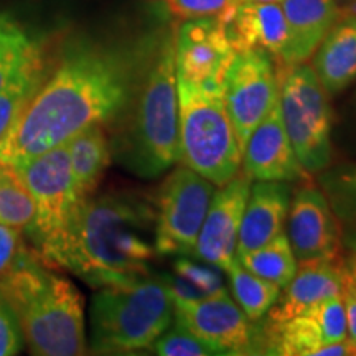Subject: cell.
<instances>
[{"label":"cell","instance_id":"4","mask_svg":"<svg viewBox=\"0 0 356 356\" xmlns=\"http://www.w3.org/2000/svg\"><path fill=\"white\" fill-rule=\"evenodd\" d=\"M0 293L19 320L30 353H86L81 292L70 279L51 273L37 249L20 266L0 277Z\"/></svg>","mask_w":356,"mask_h":356},{"label":"cell","instance_id":"9","mask_svg":"<svg viewBox=\"0 0 356 356\" xmlns=\"http://www.w3.org/2000/svg\"><path fill=\"white\" fill-rule=\"evenodd\" d=\"M15 167L33 197L35 221L29 234L40 251L63 233L81 204L74 193L66 142Z\"/></svg>","mask_w":356,"mask_h":356},{"label":"cell","instance_id":"15","mask_svg":"<svg viewBox=\"0 0 356 356\" xmlns=\"http://www.w3.org/2000/svg\"><path fill=\"white\" fill-rule=\"evenodd\" d=\"M251 184V178L238 173L228 184L218 186L191 256L222 270L236 259L239 226Z\"/></svg>","mask_w":356,"mask_h":356},{"label":"cell","instance_id":"6","mask_svg":"<svg viewBox=\"0 0 356 356\" xmlns=\"http://www.w3.org/2000/svg\"><path fill=\"white\" fill-rule=\"evenodd\" d=\"M178 162L216 186L241 172L243 150L225 106V91L191 86L177 79Z\"/></svg>","mask_w":356,"mask_h":356},{"label":"cell","instance_id":"3","mask_svg":"<svg viewBox=\"0 0 356 356\" xmlns=\"http://www.w3.org/2000/svg\"><path fill=\"white\" fill-rule=\"evenodd\" d=\"M119 122L111 154L129 172L155 178L178 162L175 33L160 38L149 68Z\"/></svg>","mask_w":356,"mask_h":356},{"label":"cell","instance_id":"7","mask_svg":"<svg viewBox=\"0 0 356 356\" xmlns=\"http://www.w3.org/2000/svg\"><path fill=\"white\" fill-rule=\"evenodd\" d=\"M279 104L300 165L309 175H318L332 163V106L310 65L279 68Z\"/></svg>","mask_w":356,"mask_h":356},{"label":"cell","instance_id":"20","mask_svg":"<svg viewBox=\"0 0 356 356\" xmlns=\"http://www.w3.org/2000/svg\"><path fill=\"white\" fill-rule=\"evenodd\" d=\"M280 7L289 29V51L284 65L305 63L340 19L337 0H280Z\"/></svg>","mask_w":356,"mask_h":356},{"label":"cell","instance_id":"29","mask_svg":"<svg viewBox=\"0 0 356 356\" xmlns=\"http://www.w3.org/2000/svg\"><path fill=\"white\" fill-rule=\"evenodd\" d=\"M167 279L173 297L184 299H198L226 289L222 286L220 274L185 259V256H180L175 261V277Z\"/></svg>","mask_w":356,"mask_h":356},{"label":"cell","instance_id":"26","mask_svg":"<svg viewBox=\"0 0 356 356\" xmlns=\"http://www.w3.org/2000/svg\"><path fill=\"white\" fill-rule=\"evenodd\" d=\"M44 56L43 44L6 13H0V89L25 66Z\"/></svg>","mask_w":356,"mask_h":356},{"label":"cell","instance_id":"32","mask_svg":"<svg viewBox=\"0 0 356 356\" xmlns=\"http://www.w3.org/2000/svg\"><path fill=\"white\" fill-rule=\"evenodd\" d=\"M234 0H165L168 12L181 20L218 17L228 8Z\"/></svg>","mask_w":356,"mask_h":356},{"label":"cell","instance_id":"25","mask_svg":"<svg viewBox=\"0 0 356 356\" xmlns=\"http://www.w3.org/2000/svg\"><path fill=\"white\" fill-rule=\"evenodd\" d=\"M252 274L275 284L282 291L297 273L299 261L293 254L286 233L279 234L264 246L236 257Z\"/></svg>","mask_w":356,"mask_h":356},{"label":"cell","instance_id":"30","mask_svg":"<svg viewBox=\"0 0 356 356\" xmlns=\"http://www.w3.org/2000/svg\"><path fill=\"white\" fill-rule=\"evenodd\" d=\"M154 353L160 356H210L218 355L210 345L175 322L152 345Z\"/></svg>","mask_w":356,"mask_h":356},{"label":"cell","instance_id":"28","mask_svg":"<svg viewBox=\"0 0 356 356\" xmlns=\"http://www.w3.org/2000/svg\"><path fill=\"white\" fill-rule=\"evenodd\" d=\"M318 186L340 222L356 228V163H330L318 173Z\"/></svg>","mask_w":356,"mask_h":356},{"label":"cell","instance_id":"18","mask_svg":"<svg viewBox=\"0 0 356 356\" xmlns=\"http://www.w3.org/2000/svg\"><path fill=\"white\" fill-rule=\"evenodd\" d=\"M343 261L309 259L299 261L297 273L279 293L275 304L267 312V325L287 322L320 302L341 293L343 287Z\"/></svg>","mask_w":356,"mask_h":356},{"label":"cell","instance_id":"8","mask_svg":"<svg viewBox=\"0 0 356 356\" xmlns=\"http://www.w3.org/2000/svg\"><path fill=\"white\" fill-rule=\"evenodd\" d=\"M218 186L193 172L177 167L163 181L157 198V256L193 254L200 229Z\"/></svg>","mask_w":356,"mask_h":356},{"label":"cell","instance_id":"13","mask_svg":"<svg viewBox=\"0 0 356 356\" xmlns=\"http://www.w3.org/2000/svg\"><path fill=\"white\" fill-rule=\"evenodd\" d=\"M264 323V322H262ZM262 353L280 356H315L323 346L346 338V317L341 293L320 302L300 315L257 332Z\"/></svg>","mask_w":356,"mask_h":356},{"label":"cell","instance_id":"16","mask_svg":"<svg viewBox=\"0 0 356 356\" xmlns=\"http://www.w3.org/2000/svg\"><path fill=\"white\" fill-rule=\"evenodd\" d=\"M241 168L252 181H297L309 175L289 140L279 101L248 137Z\"/></svg>","mask_w":356,"mask_h":356},{"label":"cell","instance_id":"14","mask_svg":"<svg viewBox=\"0 0 356 356\" xmlns=\"http://www.w3.org/2000/svg\"><path fill=\"white\" fill-rule=\"evenodd\" d=\"M340 225L320 186H302L291 200L286 220V236L297 261L340 259Z\"/></svg>","mask_w":356,"mask_h":356},{"label":"cell","instance_id":"22","mask_svg":"<svg viewBox=\"0 0 356 356\" xmlns=\"http://www.w3.org/2000/svg\"><path fill=\"white\" fill-rule=\"evenodd\" d=\"M70 154L71 175H73L74 193L79 202L95 195L102 175L111 163V144L102 124L89 126L70 140H66Z\"/></svg>","mask_w":356,"mask_h":356},{"label":"cell","instance_id":"17","mask_svg":"<svg viewBox=\"0 0 356 356\" xmlns=\"http://www.w3.org/2000/svg\"><path fill=\"white\" fill-rule=\"evenodd\" d=\"M218 19L236 53L262 50L286 63L289 29L280 2H233Z\"/></svg>","mask_w":356,"mask_h":356},{"label":"cell","instance_id":"11","mask_svg":"<svg viewBox=\"0 0 356 356\" xmlns=\"http://www.w3.org/2000/svg\"><path fill=\"white\" fill-rule=\"evenodd\" d=\"M175 322L218 355L259 353V337L228 289L198 299L173 297Z\"/></svg>","mask_w":356,"mask_h":356},{"label":"cell","instance_id":"35","mask_svg":"<svg viewBox=\"0 0 356 356\" xmlns=\"http://www.w3.org/2000/svg\"><path fill=\"white\" fill-rule=\"evenodd\" d=\"M345 244L348 248V252L343 259V269L356 286V233H351L348 238H345Z\"/></svg>","mask_w":356,"mask_h":356},{"label":"cell","instance_id":"27","mask_svg":"<svg viewBox=\"0 0 356 356\" xmlns=\"http://www.w3.org/2000/svg\"><path fill=\"white\" fill-rule=\"evenodd\" d=\"M35 221V202L19 168L0 160V222L29 233Z\"/></svg>","mask_w":356,"mask_h":356},{"label":"cell","instance_id":"31","mask_svg":"<svg viewBox=\"0 0 356 356\" xmlns=\"http://www.w3.org/2000/svg\"><path fill=\"white\" fill-rule=\"evenodd\" d=\"M33 251L26 248L24 231L0 222V277L20 266Z\"/></svg>","mask_w":356,"mask_h":356},{"label":"cell","instance_id":"24","mask_svg":"<svg viewBox=\"0 0 356 356\" xmlns=\"http://www.w3.org/2000/svg\"><path fill=\"white\" fill-rule=\"evenodd\" d=\"M229 277L231 296L252 323L266 317L267 312L277 300L280 287L269 280L248 270L241 262L234 259L226 267Z\"/></svg>","mask_w":356,"mask_h":356},{"label":"cell","instance_id":"5","mask_svg":"<svg viewBox=\"0 0 356 356\" xmlns=\"http://www.w3.org/2000/svg\"><path fill=\"white\" fill-rule=\"evenodd\" d=\"M173 293L167 277H145L101 287L91 304V350L132 353L152 348L173 323Z\"/></svg>","mask_w":356,"mask_h":356},{"label":"cell","instance_id":"33","mask_svg":"<svg viewBox=\"0 0 356 356\" xmlns=\"http://www.w3.org/2000/svg\"><path fill=\"white\" fill-rule=\"evenodd\" d=\"M24 348L19 320L0 293V356H10L20 353Z\"/></svg>","mask_w":356,"mask_h":356},{"label":"cell","instance_id":"12","mask_svg":"<svg viewBox=\"0 0 356 356\" xmlns=\"http://www.w3.org/2000/svg\"><path fill=\"white\" fill-rule=\"evenodd\" d=\"M236 50L218 17L190 19L175 33L177 79L191 86L225 91Z\"/></svg>","mask_w":356,"mask_h":356},{"label":"cell","instance_id":"10","mask_svg":"<svg viewBox=\"0 0 356 356\" xmlns=\"http://www.w3.org/2000/svg\"><path fill=\"white\" fill-rule=\"evenodd\" d=\"M225 106L239 147L279 101V70L262 50L238 51L225 81Z\"/></svg>","mask_w":356,"mask_h":356},{"label":"cell","instance_id":"21","mask_svg":"<svg viewBox=\"0 0 356 356\" xmlns=\"http://www.w3.org/2000/svg\"><path fill=\"white\" fill-rule=\"evenodd\" d=\"M312 56V68L328 96L351 86L356 81V15L338 19Z\"/></svg>","mask_w":356,"mask_h":356},{"label":"cell","instance_id":"2","mask_svg":"<svg viewBox=\"0 0 356 356\" xmlns=\"http://www.w3.org/2000/svg\"><path fill=\"white\" fill-rule=\"evenodd\" d=\"M157 203L118 190L81 202L55 241L37 251L43 264L66 269L88 286H122L150 274Z\"/></svg>","mask_w":356,"mask_h":356},{"label":"cell","instance_id":"1","mask_svg":"<svg viewBox=\"0 0 356 356\" xmlns=\"http://www.w3.org/2000/svg\"><path fill=\"white\" fill-rule=\"evenodd\" d=\"M159 43L118 48L79 42L68 48L0 147V160L20 165L83 129L118 121Z\"/></svg>","mask_w":356,"mask_h":356},{"label":"cell","instance_id":"37","mask_svg":"<svg viewBox=\"0 0 356 356\" xmlns=\"http://www.w3.org/2000/svg\"><path fill=\"white\" fill-rule=\"evenodd\" d=\"M355 102H356V96H355Z\"/></svg>","mask_w":356,"mask_h":356},{"label":"cell","instance_id":"23","mask_svg":"<svg viewBox=\"0 0 356 356\" xmlns=\"http://www.w3.org/2000/svg\"><path fill=\"white\" fill-rule=\"evenodd\" d=\"M50 74L47 55L25 66L0 89V147L8 139L20 115Z\"/></svg>","mask_w":356,"mask_h":356},{"label":"cell","instance_id":"19","mask_svg":"<svg viewBox=\"0 0 356 356\" xmlns=\"http://www.w3.org/2000/svg\"><path fill=\"white\" fill-rule=\"evenodd\" d=\"M292 188L289 181L251 184L238 234L236 257L264 246L284 233Z\"/></svg>","mask_w":356,"mask_h":356},{"label":"cell","instance_id":"34","mask_svg":"<svg viewBox=\"0 0 356 356\" xmlns=\"http://www.w3.org/2000/svg\"><path fill=\"white\" fill-rule=\"evenodd\" d=\"M341 300H343L346 317V338L356 345V286L346 273L343 275V287H341Z\"/></svg>","mask_w":356,"mask_h":356},{"label":"cell","instance_id":"36","mask_svg":"<svg viewBox=\"0 0 356 356\" xmlns=\"http://www.w3.org/2000/svg\"><path fill=\"white\" fill-rule=\"evenodd\" d=\"M234 2H280V0H234Z\"/></svg>","mask_w":356,"mask_h":356}]
</instances>
